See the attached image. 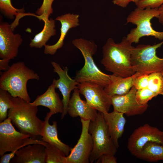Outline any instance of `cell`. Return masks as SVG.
I'll use <instances>...</instances> for the list:
<instances>
[{
	"mask_svg": "<svg viewBox=\"0 0 163 163\" xmlns=\"http://www.w3.org/2000/svg\"><path fill=\"white\" fill-rule=\"evenodd\" d=\"M163 44V41L153 45L139 44L133 46L131 63L134 72L140 75L155 72L163 73V58L156 55V50Z\"/></svg>",
	"mask_w": 163,
	"mask_h": 163,
	"instance_id": "8992f818",
	"label": "cell"
},
{
	"mask_svg": "<svg viewBox=\"0 0 163 163\" xmlns=\"http://www.w3.org/2000/svg\"><path fill=\"white\" fill-rule=\"evenodd\" d=\"M163 4V0H139L136 4L137 7L144 9L147 7L158 8Z\"/></svg>",
	"mask_w": 163,
	"mask_h": 163,
	"instance_id": "f546056e",
	"label": "cell"
},
{
	"mask_svg": "<svg viewBox=\"0 0 163 163\" xmlns=\"http://www.w3.org/2000/svg\"><path fill=\"white\" fill-rule=\"evenodd\" d=\"M46 148L41 144H30L18 150L11 163H45Z\"/></svg>",
	"mask_w": 163,
	"mask_h": 163,
	"instance_id": "9a60e30c",
	"label": "cell"
},
{
	"mask_svg": "<svg viewBox=\"0 0 163 163\" xmlns=\"http://www.w3.org/2000/svg\"><path fill=\"white\" fill-rule=\"evenodd\" d=\"M132 44L126 37L119 43H115L112 38H108L102 47L101 62L105 70L122 77L133 75L135 73L131 63Z\"/></svg>",
	"mask_w": 163,
	"mask_h": 163,
	"instance_id": "6da1fadb",
	"label": "cell"
},
{
	"mask_svg": "<svg viewBox=\"0 0 163 163\" xmlns=\"http://www.w3.org/2000/svg\"><path fill=\"white\" fill-rule=\"evenodd\" d=\"M157 96L147 88L137 90L135 96L138 104L143 105L148 104L149 101Z\"/></svg>",
	"mask_w": 163,
	"mask_h": 163,
	"instance_id": "f1b7e54d",
	"label": "cell"
},
{
	"mask_svg": "<svg viewBox=\"0 0 163 163\" xmlns=\"http://www.w3.org/2000/svg\"><path fill=\"white\" fill-rule=\"evenodd\" d=\"M11 120L7 118L0 123V156L7 152H16L20 149L28 145L40 143L45 146L47 142L35 139L29 135L15 130Z\"/></svg>",
	"mask_w": 163,
	"mask_h": 163,
	"instance_id": "ba28073f",
	"label": "cell"
},
{
	"mask_svg": "<svg viewBox=\"0 0 163 163\" xmlns=\"http://www.w3.org/2000/svg\"><path fill=\"white\" fill-rule=\"evenodd\" d=\"M51 64L53 68V70L59 75L58 79H54L52 83L56 88H58L61 92L62 96V100L63 104L64 110L62 113L61 118L63 119L68 113V104L70 99L71 91L78 88L79 83L75 79L71 78L68 75V69L67 66L62 69L58 63L53 61Z\"/></svg>",
	"mask_w": 163,
	"mask_h": 163,
	"instance_id": "5bb4252c",
	"label": "cell"
},
{
	"mask_svg": "<svg viewBox=\"0 0 163 163\" xmlns=\"http://www.w3.org/2000/svg\"><path fill=\"white\" fill-rule=\"evenodd\" d=\"M139 74L135 73L133 75L122 77L110 75V83L104 88L106 93L110 97L114 95H123L127 94L134 86V80Z\"/></svg>",
	"mask_w": 163,
	"mask_h": 163,
	"instance_id": "44dd1931",
	"label": "cell"
},
{
	"mask_svg": "<svg viewBox=\"0 0 163 163\" xmlns=\"http://www.w3.org/2000/svg\"><path fill=\"white\" fill-rule=\"evenodd\" d=\"M52 115L49 112H48L44 119L42 127V140L44 142L55 146L67 156L70 153L71 148L62 142L59 139L57 122L53 121L52 125L49 124V120Z\"/></svg>",
	"mask_w": 163,
	"mask_h": 163,
	"instance_id": "d6986e66",
	"label": "cell"
},
{
	"mask_svg": "<svg viewBox=\"0 0 163 163\" xmlns=\"http://www.w3.org/2000/svg\"><path fill=\"white\" fill-rule=\"evenodd\" d=\"M43 21L44 22L43 29L31 40L29 44L31 48H41L46 45L51 37L56 34L55 20L50 18L44 19Z\"/></svg>",
	"mask_w": 163,
	"mask_h": 163,
	"instance_id": "7402d4cb",
	"label": "cell"
},
{
	"mask_svg": "<svg viewBox=\"0 0 163 163\" xmlns=\"http://www.w3.org/2000/svg\"><path fill=\"white\" fill-rule=\"evenodd\" d=\"M149 142L163 144V131L146 123L133 131L128 139L127 148L134 155Z\"/></svg>",
	"mask_w": 163,
	"mask_h": 163,
	"instance_id": "30bf717a",
	"label": "cell"
},
{
	"mask_svg": "<svg viewBox=\"0 0 163 163\" xmlns=\"http://www.w3.org/2000/svg\"><path fill=\"white\" fill-rule=\"evenodd\" d=\"M137 89L133 86L127 94L111 97L113 110L122 113L130 117L143 114L147 110L148 104H139L136 99Z\"/></svg>",
	"mask_w": 163,
	"mask_h": 163,
	"instance_id": "4fadbf2b",
	"label": "cell"
},
{
	"mask_svg": "<svg viewBox=\"0 0 163 163\" xmlns=\"http://www.w3.org/2000/svg\"><path fill=\"white\" fill-rule=\"evenodd\" d=\"M159 13L158 8H135L128 16L126 24L132 23L136 25V27L131 29L126 36L127 39L132 43H139L140 39L144 36H152L160 40H163V31L154 30L151 23V20L157 18Z\"/></svg>",
	"mask_w": 163,
	"mask_h": 163,
	"instance_id": "5b68a950",
	"label": "cell"
},
{
	"mask_svg": "<svg viewBox=\"0 0 163 163\" xmlns=\"http://www.w3.org/2000/svg\"><path fill=\"white\" fill-rule=\"evenodd\" d=\"M79 17L78 14L68 13L58 16L56 18L55 20L59 21L61 24L60 36L55 44L44 46V53L45 54L53 55L58 49L62 47L68 31L70 29L79 26Z\"/></svg>",
	"mask_w": 163,
	"mask_h": 163,
	"instance_id": "2e32d148",
	"label": "cell"
},
{
	"mask_svg": "<svg viewBox=\"0 0 163 163\" xmlns=\"http://www.w3.org/2000/svg\"><path fill=\"white\" fill-rule=\"evenodd\" d=\"M139 0H131V2H133L136 4Z\"/></svg>",
	"mask_w": 163,
	"mask_h": 163,
	"instance_id": "d590c367",
	"label": "cell"
},
{
	"mask_svg": "<svg viewBox=\"0 0 163 163\" xmlns=\"http://www.w3.org/2000/svg\"><path fill=\"white\" fill-rule=\"evenodd\" d=\"M96 163H117V159L114 155L104 154L96 161Z\"/></svg>",
	"mask_w": 163,
	"mask_h": 163,
	"instance_id": "1f68e13d",
	"label": "cell"
},
{
	"mask_svg": "<svg viewBox=\"0 0 163 163\" xmlns=\"http://www.w3.org/2000/svg\"><path fill=\"white\" fill-rule=\"evenodd\" d=\"M134 156L140 159L150 162L163 160V144L148 142Z\"/></svg>",
	"mask_w": 163,
	"mask_h": 163,
	"instance_id": "603a6c76",
	"label": "cell"
},
{
	"mask_svg": "<svg viewBox=\"0 0 163 163\" xmlns=\"http://www.w3.org/2000/svg\"><path fill=\"white\" fill-rule=\"evenodd\" d=\"M12 96L7 91L0 89V122L7 118L8 110L11 107Z\"/></svg>",
	"mask_w": 163,
	"mask_h": 163,
	"instance_id": "4316f807",
	"label": "cell"
},
{
	"mask_svg": "<svg viewBox=\"0 0 163 163\" xmlns=\"http://www.w3.org/2000/svg\"><path fill=\"white\" fill-rule=\"evenodd\" d=\"M70 98L68 106V113L72 117L78 116L85 120H93L98 112L91 107L86 101L82 100L78 88L75 89Z\"/></svg>",
	"mask_w": 163,
	"mask_h": 163,
	"instance_id": "e0dca14e",
	"label": "cell"
},
{
	"mask_svg": "<svg viewBox=\"0 0 163 163\" xmlns=\"http://www.w3.org/2000/svg\"><path fill=\"white\" fill-rule=\"evenodd\" d=\"M45 163H66L65 154L55 146L47 142L45 145Z\"/></svg>",
	"mask_w": 163,
	"mask_h": 163,
	"instance_id": "d4e9b609",
	"label": "cell"
},
{
	"mask_svg": "<svg viewBox=\"0 0 163 163\" xmlns=\"http://www.w3.org/2000/svg\"><path fill=\"white\" fill-rule=\"evenodd\" d=\"M38 74L26 66L23 62L13 63L3 72L0 78V89L8 91L14 97H19L30 102L27 87L28 81L39 80Z\"/></svg>",
	"mask_w": 163,
	"mask_h": 163,
	"instance_id": "277c9868",
	"label": "cell"
},
{
	"mask_svg": "<svg viewBox=\"0 0 163 163\" xmlns=\"http://www.w3.org/2000/svg\"><path fill=\"white\" fill-rule=\"evenodd\" d=\"M23 41L21 36L14 34L11 24L0 18V57L1 59H14L17 56L18 49Z\"/></svg>",
	"mask_w": 163,
	"mask_h": 163,
	"instance_id": "7c38bea8",
	"label": "cell"
},
{
	"mask_svg": "<svg viewBox=\"0 0 163 163\" xmlns=\"http://www.w3.org/2000/svg\"><path fill=\"white\" fill-rule=\"evenodd\" d=\"M88 131L93 142L90 163L96 161L104 154L115 155L117 148L109 133L103 113L98 111L95 118L90 121Z\"/></svg>",
	"mask_w": 163,
	"mask_h": 163,
	"instance_id": "52a82bcc",
	"label": "cell"
},
{
	"mask_svg": "<svg viewBox=\"0 0 163 163\" xmlns=\"http://www.w3.org/2000/svg\"><path fill=\"white\" fill-rule=\"evenodd\" d=\"M54 0H43L40 7L36 11V14L39 16L38 19L43 20L49 18V16L53 14V9L52 4Z\"/></svg>",
	"mask_w": 163,
	"mask_h": 163,
	"instance_id": "83f0119b",
	"label": "cell"
},
{
	"mask_svg": "<svg viewBox=\"0 0 163 163\" xmlns=\"http://www.w3.org/2000/svg\"><path fill=\"white\" fill-rule=\"evenodd\" d=\"M10 60L7 59H2L0 60V70L6 71L8 70L10 66L9 63Z\"/></svg>",
	"mask_w": 163,
	"mask_h": 163,
	"instance_id": "d6a6232c",
	"label": "cell"
},
{
	"mask_svg": "<svg viewBox=\"0 0 163 163\" xmlns=\"http://www.w3.org/2000/svg\"><path fill=\"white\" fill-rule=\"evenodd\" d=\"M55 87L52 83L46 91L43 94L38 95L31 104L38 106H42L48 108L49 112L52 115L63 111V104L60 99L59 94L55 91Z\"/></svg>",
	"mask_w": 163,
	"mask_h": 163,
	"instance_id": "ac0fdd59",
	"label": "cell"
},
{
	"mask_svg": "<svg viewBox=\"0 0 163 163\" xmlns=\"http://www.w3.org/2000/svg\"><path fill=\"white\" fill-rule=\"evenodd\" d=\"M91 120L81 119L82 130L77 144L66 157V163H89L93 142L88 128Z\"/></svg>",
	"mask_w": 163,
	"mask_h": 163,
	"instance_id": "8fae6325",
	"label": "cell"
},
{
	"mask_svg": "<svg viewBox=\"0 0 163 163\" xmlns=\"http://www.w3.org/2000/svg\"><path fill=\"white\" fill-rule=\"evenodd\" d=\"M72 44L81 52L85 60L83 67L77 72L75 79L79 83L85 82L94 83L104 88L109 84L110 75L101 71L95 63L93 56L98 46L95 42L79 38L73 40Z\"/></svg>",
	"mask_w": 163,
	"mask_h": 163,
	"instance_id": "3957f363",
	"label": "cell"
},
{
	"mask_svg": "<svg viewBox=\"0 0 163 163\" xmlns=\"http://www.w3.org/2000/svg\"><path fill=\"white\" fill-rule=\"evenodd\" d=\"M159 11V14L157 17L160 23L163 25V4L158 8Z\"/></svg>",
	"mask_w": 163,
	"mask_h": 163,
	"instance_id": "e575fe53",
	"label": "cell"
},
{
	"mask_svg": "<svg viewBox=\"0 0 163 163\" xmlns=\"http://www.w3.org/2000/svg\"><path fill=\"white\" fill-rule=\"evenodd\" d=\"M0 11L6 18L13 19L15 16V20H17L24 16L25 11L24 8L21 9L15 8L12 5L11 0H0Z\"/></svg>",
	"mask_w": 163,
	"mask_h": 163,
	"instance_id": "cb8c5ba5",
	"label": "cell"
},
{
	"mask_svg": "<svg viewBox=\"0 0 163 163\" xmlns=\"http://www.w3.org/2000/svg\"><path fill=\"white\" fill-rule=\"evenodd\" d=\"M123 114L114 110L111 113H103L109 133L117 149L119 147L118 139L123 133L126 123Z\"/></svg>",
	"mask_w": 163,
	"mask_h": 163,
	"instance_id": "ffe728a7",
	"label": "cell"
},
{
	"mask_svg": "<svg viewBox=\"0 0 163 163\" xmlns=\"http://www.w3.org/2000/svg\"><path fill=\"white\" fill-rule=\"evenodd\" d=\"M147 88L158 95H163V73L155 72L149 75Z\"/></svg>",
	"mask_w": 163,
	"mask_h": 163,
	"instance_id": "484cf974",
	"label": "cell"
},
{
	"mask_svg": "<svg viewBox=\"0 0 163 163\" xmlns=\"http://www.w3.org/2000/svg\"><path fill=\"white\" fill-rule=\"evenodd\" d=\"M80 93L83 95L91 107L103 113H108L112 105L111 97L99 85L88 82L78 85Z\"/></svg>",
	"mask_w": 163,
	"mask_h": 163,
	"instance_id": "9c48e42d",
	"label": "cell"
},
{
	"mask_svg": "<svg viewBox=\"0 0 163 163\" xmlns=\"http://www.w3.org/2000/svg\"><path fill=\"white\" fill-rule=\"evenodd\" d=\"M131 0H113L112 2L115 5L122 8H125L127 7Z\"/></svg>",
	"mask_w": 163,
	"mask_h": 163,
	"instance_id": "836d02e7",
	"label": "cell"
},
{
	"mask_svg": "<svg viewBox=\"0 0 163 163\" xmlns=\"http://www.w3.org/2000/svg\"><path fill=\"white\" fill-rule=\"evenodd\" d=\"M11 101L8 117L12 124L20 132L29 135L31 138L35 139L38 136H41L43 121L37 116V106L18 97H11Z\"/></svg>",
	"mask_w": 163,
	"mask_h": 163,
	"instance_id": "7a4b0ae2",
	"label": "cell"
},
{
	"mask_svg": "<svg viewBox=\"0 0 163 163\" xmlns=\"http://www.w3.org/2000/svg\"><path fill=\"white\" fill-rule=\"evenodd\" d=\"M148 81L149 75L139 74L134 80V86L137 90L147 88Z\"/></svg>",
	"mask_w": 163,
	"mask_h": 163,
	"instance_id": "4dcf8cb0",
	"label": "cell"
}]
</instances>
